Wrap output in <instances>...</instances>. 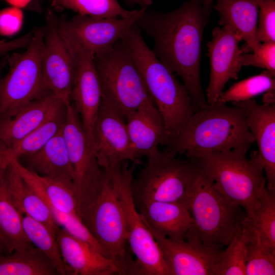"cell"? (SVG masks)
<instances>
[{"label":"cell","instance_id":"cell-10","mask_svg":"<svg viewBox=\"0 0 275 275\" xmlns=\"http://www.w3.org/2000/svg\"><path fill=\"white\" fill-rule=\"evenodd\" d=\"M123 208L127 238L135 257V274L169 275L154 237L144 222L135 205L132 181L134 166L125 161L107 170Z\"/></svg>","mask_w":275,"mask_h":275},{"label":"cell","instance_id":"cell-14","mask_svg":"<svg viewBox=\"0 0 275 275\" xmlns=\"http://www.w3.org/2000/svg\"><path fill=\"white\" fill-rule=\"evenodd\" d=\"M147 8H141L134 15L128 18H98L77 13L68 20L59 17V25L81 47L98 55L111 49Z\"/></svg>","mask_w":275,"mask_h":275},{"label":"cell","instance_id":"cell-22","mask_svg":"<svg viewBox=\"0 0 275 275\" xmlns=\"http://www.w3.org/2000/svg\"><path fill=\"white\" fill-rule=\"evenodd\" d=\"M137 204L144 223L159 235L173 240L184 241L194 226V219L184 204L156 201Z\"/></svg>","mask_w":275,"mask_h":275},{"label":"cell","instance_id":"cell-9","mask_svg":"<svg viewBox=\"0 0 275 275\" xmlns=\"http://www.w3.org/2000/svg\"><path fill=\"white\" fill-rule=\"evenodd\" d=\"M132 181L135 204L146 201L175 202L187 207L193 177L190 159L171 156L158 148Z\"/></svg>","mask_w":275,"mask_h":275},{"label":"cell","instance_id":"cell-7","mask_svg":"<svg viewBox=\"0 0 275 275\" xmlns=\"http://www.w3.org/2000/svg\"><path fill=\"white\" fill-rule=\"evenodd\" d=\"M101 101L125 118L139 108L154 104L141 73L121 39L105 53L94 55Z\"/></svg>","mask_w":275,"mask_h":275},{"label":"cell","instance_id":"cell-8","mask_svg":"<svg viewBox=\"0 0 275 275\" xmlns=\"http://www.w3.org/2000/svg\"><path fill=\"white\" fill-rule=\"evenodd\" d=\"M43 27L35 29L24 51L8 55L9 70L0 80V116L50 93L43 73Z\"/></svg>","mask_w":275,"mask_h":275},{"label":"cell","instance_id":"cell-26","mask_svg":"<svg viewBox=\"0 0 275 275\" xmlns=\"http://www.w3.org/2000/svg\"><path fill=\"white\" fill-rule=\"evenodd\" d=\"M259 1L217 0L214 7L219 14V24L231 28L252 51L261 43L256 39Z\"/></svg>","mask_w":275,"mask_h":275},{"label":"cell","instance_id":"cell-40","mask_svg":"<svg viewBox=\"0 0 275 275\" xmlns=\"http://www.w3.org/2000/svg\"><path fill=\"white\" fill-rule=\"evenodd\" d=\"M35 0H5L12 7H14L19 9L26 8L28 7H31L32 2H34Z\"/></svg>","mask_w":275,"mask_h":275},{"label":"cell","instance_id":"cell-24","mask_svg":"<svg viewBox=\"0 0 275 275\" xmlns=\"http://www.w3.org/2000/svg\"><path fill=\"white\" fill-rule=\"evenodd\" d=\"M62 128L37 152L18 160L24 167L38 175L72 180L73 172Z\"/></svg>","mask_w":275,"mask_h":275},{"label":"cell","instance_id":"cell-46","mask_svg":"<svg viewBox=\"0 0 275 275\" xmlns=\"http://www.w3.org/2000/svg\"><path fill=\"white\" fill-rule=\"evenodd\" d=\"M3 150H4V148L2 147V146L1 145V144H0V151Z\"/></svg>","mask_w":275,"mask_h":275},{"label":"cell","instance_id":"cell-16","mask_svg":"<svg viewBox=\"0 0 275 275\" xmlns=\"http://www.w3.org/2000/svg\"><path fill=\"white\" fill-rule=\"evenodd\" d=\"M94 148L99 164L108 170L125 162H140L131 146L125 118L101 101L93 128Z\"/></svg>","mask_w":275,"mask_h":275},{"label":"cell","instance_id":"cell-42","mask_svg":"<svg viewBox=\"0 0 275 275\" xmlns=\"http://www.w3.org/2000/svg\"><path fill=\"white\" fill-rule=\"evenodd\" d=\"M9 54L5 56L0 59V80L2 77L1 76L2 72L5 67L8 64V57Z\"/></svg>","mask_w":275,"mask_h":275},{"label":"cell","instance_id":"cell-35","mask_svg":"<svg viewBox=\"0 0 275 275\" xmlns=\"http://www.w3.org/2000/svg\"><path fill=\"white\" fill-rule=\"evenodd\" d=\"M248 241L245 261L246 275H274L275 252L265 244L246 222Z\"/></svg>","mask_w":275,"mask_h":275},{"label":"cell","instance_id":"cell-38","mask_svg":"<svg viewBox=\"0 0 275 275\" xmlns=\"http://www.w3.org/2000/svg\"><path fill=\"white\" fill-rule=\"evenodd\" d=\"M256 39L260 42H275V1L259 0Z\"/></svg>","mask_w":275,"mask_h":275},{"label":"cell","instance_id":"cell-18","mask_svg":"<svg viewBox=\"0 0 275 275\" xmlns=\"http://www.w3.org/2000/svg\"><path fill=\"white\" fill-rule=\"evenodd\" d=\"M66 103L50 92L9 114L0 116V144L4 150L42 125Z\"/></svg>","mask_w":275,"mask_h":275},{"label":"cell","instance_id":"cell-12","mask_svg":"<svg viewBox=\"0 0 275 275\" xmlns=\"http://www.w3.org/2000/svg\"><path fill=\"white\" fill-rule=\"evenodd\" d=\"M59 29L75 66L70 101L78 112L87 134L94 147L93 128L101 101L94 53L81 47L60 27Z\"/></svg>","mask_w":275,"mask_h":275},{"label":"cell","instance_id":"cell-11","mask_svg":"<svg viewBox=\"0 0 275 275\" xmlns=\"http://www.w3.org/2000/svg\"><path fill=\"white\" fill-rule=\"evenodd\" d=\"M70 161L73 172V182L79 200L100 184L103 169L99 164L93 144L73 104H66L63 126Z\"/></svg>","mask_w":275,"mask_h":275},{"label":"cell","instance_id":"cell-44","mask_svg":"<svg viewBox=\"0 0 275 275\" xmlns=\"http://www.w3.org/2000/svg\"><path fill=\"white\" fill-rule=\"evenodd\" d=\"M204 6L208 8H211L212 2L213 0H203Z\"/></svg>","mask_w":275,"mask_h":275},{"label":"cell","instance_id":"cell-13","mask_svg":"<svg viewBox=\"0 0 275 275\" xmlns=\"http://www.w3.org/2000/svg\"><path fill=\"white\" fill-rule=\"evenodd\" d=\"M145 225L155 239L169 275H214L224 250L204 244L191 229L184 241H178Z\"/></svg>","mask_w":275,"mask_h":275},{"label":"cell","instance_id":"cell-28","mask_svg":"<svg viewBox=\"0 0 275 275\" xmlns=\"http://www.w3.org/2000/svg\"><path fill=\"white\" fill-rule=\"evenodd\" d=\"M0 275H59L52 261L34 245L0 254Z\"/></svg>","mask_w":275,"mask_h":275},{"label":"cell","instance_id":"cell-6","mask_svg":"<svg viewBox=\"0 0 275 275\" xmlns=\"http://www.w3.org/2000/svg\"><path fill=\"white\" fill-rule=\"evenodd\" d=\"M187 208L194 221L191 230L205 245L224 250L246 218L244 209L222 195L195 160Z\"/></svg>","mask_w":275,"mask_h":275},{"label":"cell","instance_id":"cell-37","mask_svg":"<svg viewBox=\"0 0 275 275\" xmlns=\"http://www.w3.org/2000/svg\"><path fill=\"white\" fill-rule=\"evenodd\" d=\"M239 64L253 66L275 73V42H264L251 53H243L239 59Z\"/></svg>","mask_w":275,"mask_h":275},{"label":"cell","instance_id":"cell-29","mask_svg":"<svg viewBox=\"0 0 275 275\" xmlns=\"http://www.w3.org/2000/svg\"><path fill=\"white\" fill-rule=\"evenodd\" d=\"M66 104L42 125L10 148L0 151L7 163L11 159L35 153L43 147L63 127L66 112Z\"/></svg>","mask_w":275,"mask_h":275},{"label":"cell","instance_id":"cell-33","mask_svg":"<svg viewBox=\"0 0 275 275\" xmlns=\"http://www.w3.org/2000/svg\"><path fill=\"white\" fill-rule=\"evenodd\" d=\"M245 220L236 230L226 249L224 250L214 275H246L248 236Z\"/></svg>","mask_w":275,"mask_h":275},{"label":"cell","instance_id":"cell-43","mask_svg":"<svg viewBox=\"0 0 275 275\" xmlns=\"http://www.w3.org/2000/svg\"><path fill=\"white\" fill-rule=\"evenodd\" d=\"M7 248L0 236V254L7 253Z\"/></svg>","mask_w":275,"mask_h":275},{"label":"cell","instance_id":"cell-2","mask_svg":"<svg viewBox=\"0 0 275 275\" xmlns=\"http://www.w3.org/2000/svg\"><path fill=\"white\" fill-rule=\"evenodd\" d=\"M243 110L216 102L196 111L164 151L171 156L194 152H221L254 143Z\"/></svg>","mask_w":275,"mask_h":275},{"label":"cell","instance_id":"cell-4","mask_svg":"<svg viewBox=\"0 0 275 275\" xmlns=\"http://www.w3.org/2000/svg\"><path fill=\"white\" fill-rule=\"evenodd\" d=\"M249 149L242 147L221 152H194L186 156L199 163L218 192L241 207L250 219L259 205L261 193L266 188V179L258 150L248 158Z\"/></svg>","mask_w":275,"mask_h":275},{"label":"cell","instance_id":"cell-31","mask_svg":"<svg viewBox=\"0 0 275 275\" xmlns=\"http://www.w3.org/2000/svg\"><path fill=\"white\" fill-rule=\"evenodd\" d=\"M51 6L57 10H71L77 14L98 18H128L139 10L125 9L118 0H52Z\"/></svg>","mask_w":275,"mask_h":275},{"label":"cell","instance_id":"cell-3","mask_svg":"<svg viewBox=\"0 0 275 275\" xmlns=\"http://www.w3.org/2000/svg\"><path fill=\"white\" fill-rule=\"evenodd\" d=\"M139 69L164 123L171 141L196 111L184 84L155 56L134 24L121 39Z\"/></svg>","mask_w":275,"mask_h":275},{"label":"cell","instance_id":"cell-36","mask_svg":"<svg viewBox=\"0 0 275 275\" xmlns=\"http://www.w3.org/2000/svg\"><path fill=\"white\" fill-rule=\"evenodd\" d=\"M58 226L71 235L83 241L108 258L102 247L97 242L84 225L80 217L76 215L62 212L47 203Z\"/></svg>","mask_w":275,"mask_h":275},{"label":"cell","instance_id":"cell-15","mask_svg":"<svg viewBox=\"0 0 275 275\" xmlns=\"http://www.w3.org/2000/svg\"><path fill=\"white\" fill-rule=\"evenodd\" d=\"M59 17L52 10H48L43 26V73L49 92L67 103L70 102L75 66L60 31Z\"/></svg>","mask_w":275,"mask_h":275},{"label":"cell","instance_id":"cell-21","mask_svg":"<svg viewBox=\"0 0 275 275\" xmlns=\"http://www.w3.org/2000/svg\"><path fill=\"white\" fill-rule=\"evenodd\" d=\"M62 259L73 275L122 274L115 263L60 228L56 234Z\"/></svg>","mask_w":275,"mask_h":275},{"label":"cell","instance_id":"cell-1","mask_svg":"<svg viewBox=\"0 0 275 275\" xmlns=\"http://www.w3.org/2000/svg\"><path fill=\"white\" fill-rule=\"evenodd\" d=\"M210 9L203 0H188L167 12L147 10L135 24L153 40L157 58L178 75L196 110L208 105L200 73L201 45Z\"/></svg>","mask_w":275,"mask_h":275},{"label":"cell","instance_id":"cell-34","mask_svg":"<svg viewBox=\"0 0 275 275\" xmlns=\"http://www.w3.org/2000/svg\"><path fill=\"white\" fill-rule=\"evenodd\" d=\"M246 222L259 239L275 252V192L267 187L262 191L258 207Z\"/></svg>","mask_w":275,"mask_h":275},{"label":"cell","instance_id":"cell-27","mask_svg":"<svg viewBox=\"0 0 275 275\" xmlns=\"http://www.w3.org/2000/svg\"><path fill=\"white\" fill-rule=\"evenodd\" d=\"M7 165L0 155V236L10 253L33 244L24 233L22 214L15 205L9 192L5 176Z\"/></svg>","mask_w":275,"mask_h":275},{"label":"cell","instance_id":"cell-5","mask_svg":"<svg viewBox=\"0 0 275 275\" xmlns=\"http://www.w3.org/2000/svg\"><path fill=\"white\" fill-rule=\"evenodd\" d=\"M79 216L122 274H135V261L128 250L124 214L108 171L94 190L79 201Z\"/></svg>","mask_w":275,"mask_h":275},{"label":"cell","instance_id":"cell-41","mask_svg":"<svg viewBox=\"0 0 275 275\" xmlns=\"http://www.w3.org/2000/svg\"><path fill=\"white\" fill-rule=\"evenodd\" d=\"M127 6L132 7L139 5L141 8L148 7L152 4V0H123Z\"/></svg>","mask_w":275,"mask_h":275},{"label":"cell","instance_id":"cell-19","mask_svg":"<svg viewBox=\"0 0 275 275\" xmlns=\"http://www.w3.org/2000/svg\"><path fill=\"white\" fill-rule=\"evenodd\" d=\"M241 107L263 165L267 189L275 192V103L259 104L254 99L232 103Z\"/></svg>","mask_w":275,"mask_h":275},{"label":"cell","instance_id":"cell-23","mask_svg":"<svg viewBox=\"0 0 275 275\" xmlns=\"http://www.w3.org/2000/svg\"><path fill=\"white\" fill-rule=\"evenodd\" d=\"M10 162L47 203L62 212L79 216L78 199L72 180L40 176L27 169L17 160L12 159Z\"/></svg>","mask_w":275,"mask_h":275},{"label":"cell","instance_id":"cell-20","mask_svg":"<svg viewBox=\"0 0 275 275\" xmlns=\"http://www.w3.org/2000/svg\"><path fill=\"white\" fill-rule=\"evenodd\" d=\"M131 146L135 158L140 162L159 145L167 146L171 139L162 118L155 104L139 108L125 118Z\"/></svg>","mask_w":275,"mask_h":275},{"label":"cell","instance_id":"cell-39","mask_svg":"<svg viewBox=\"0 0 275 275\" xmlns=\"http://www.w3.org/2000/svg\"><path fill=\"white\" fill-rule=\"evenodd\" d=\"M23 21V13L21 9L11 7L0 11V34L11 36L21 29Z\"/></svg>","mask_w":275,"mask_h":275},{"label":"cell","instance_id":"cell-32","mask_svg":"<svg viewBox=\"0 0 275 275\" xmlns=\"http://www.w3.org/2000/svg\"><path fill=\"white\" fill-rule=\"evenodd\" d=\"M265 93H275V73L266 70L235 83L223 91L217 102L227 104L244 101Z\"/></svg>","mask_w":275,"mask_h":275},{"label":"cell","instance_id":"cell-45","mask_svg":"<svg viewBox=\"0 0 275 275\" xmlns=\"http://www.w3.org/2000/svg\"><path fill=\"white\" fill-rule=\"evenodd\" d=\"M41 1H42V0H35V1H34V4H33L35 6V4H37V7H38H38H39V6H38L39 2H40ZM51 1H52V0H51Z\"/></svg>","mask_w":275,"mask_h":275},{"label":"cell","instance_id":"cell-17","mask_svg":"<svg viewBox=\"0 0 275 275\" xmlns=\"http://www.w3.org/2000/svg\"><path fill=\"white\" fill-rule=\"evenodd\" d=\"M242 40V38L228 26L213 29L211 39L207 44L210 64L206 96L208 105L217 102L229 79H237L241 68L239 57L241 54L250 51L245 44L239 46Z\"/></svg>","mask_w":275,"mask_h":275},{"label":"cell","instance_id":"cell-30","mask_svg":"<svg viewBox=\"0 0 275 275\" xmlns=\"http://www.w3.org/2000/svg\"><path fill=\"white\" fill-rule=\"evenodd\" d=\"M22 224L30 241L44 253L53 263L59 275H73L65 264L56 235L43 224L22 214Z\"/></svg>","mask_w":275,"mask_h":275},{"label":"cell","instance_id":"cell-25","mask_svg":"<svg viewBox=\"0 0 275 275\" xmlns=\"http://www.w3.org/2000/svg\"><path fill=\"white\" fill-rule=\"evenodd\" d=\"M5 176L9 192L19 211L43 224L56 235L60 227L48 205L22 178L11 162L6 167Z\"/></svg>","mask_w":275,"mask_h":275}]
</instances>
